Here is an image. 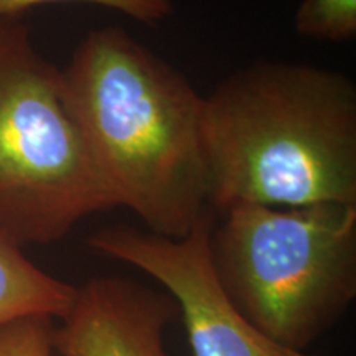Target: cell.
Masks as SVG:
<instances>
[{"mask_svg": "<svg viewBox=\"0 0 356 356\" xmlns=\"http://www.w3.org/2000/svg\"><path fill=\"white\" fill-rule=\"evenodd\" d=\"M293 29L305 38L348 42L356 37V0H302Z\"/></svg>", "mask_w": 356, "mask_h": 356, "instance_id": "obj_8", "label": "cell"}, {"mask_svg": "<svg viewBox=\"0 0 356 356\" xmlns=\"http://www.w3.org/2000/svg\"><path fill=\"white\" fill-rule=\"evenodd\" d=\"M208 204H356V86L338 71L257 61L204 97Z\"/></svg>", "mask_w": 356, "mask_h": 356, "instance_id": "obj_2", "label": "cell"}, {"mask_svg": "<svg viewBox=\"0 0 356 356\" xmlns=\"http://www.w3.org/2000/svg\"><path fill=\"white\" fill-rule=\"evenodd\" d=\"M53 348L61 356H172L165 333L178 320L170 293L121 275H95L76 287Z\"/></svg>", "mask_w": 356, "mask_h": 356, "instance_id": "obj_6", "label": "cell"}, {"mask_svg": "<svg viewBox=\"0 0 356 356\" xmlns=\"http://www.w3.org/2000/svg\"><path fill=\"white\" fill-rule=\"evenodd\" d=\"M210 261L233 307L286 348L307 351L356 299V204L222 213Z\"/></svg>", "mask_w": 356, "mask_h": 356, "instance_id": "obj_3", "label": "cell"}, {"mask_svg": "<svg viewBox=\"0 0 356 356\" xmlns=\"http://www.w3.org/2000/svg\"><path fill=\"white\" fill-rule=\"evenodd\" d=\"M51 317L32 315L0 328V356H53Z\"/></svg>", "mask_w": 356, "mask_h": 356, "instance_id": "obj_10", "label": "cell"}, {"mask_svg": "<svg viewBox=\"0 0 356 356\" xmlns=\"http://www.w3.org/2000/svg\"><path fill=\"white\" fill-rule=\"evenodd\" d=\"M47 3H91L121 12L149 26L163 24L175 10L173 0H0V19L22 17L30 8Z\"/></svg>", "mask_w": 356, "mask_h": 356, "instance_id": "obj_9", "label": "cell"}, {"mask_svg": "<svg viewBox=\"0 0 356 356\" xmlns=\"http://www.w3.org/2000/svg\"><path fill=\"white\" fill-rule=\"evenodd\" d=\"M61 73L115 208L131 210L150 233L188 234L210 210L204 97L119 26L89 32Z\"/></svg>", "mask_w": 356, "mask_h": 356, "instance_id": "obj_1", "label": "cell"}, {"mask_svg": "<svg viewBox=\"0 0 356 356\" xmlns=\"http://www.w3.org/2000/svg\"><path fill=\"white\" fill-rule=\"evenodd\" d=\"M114 208L61 70L40 55L22 17L0 19V233L20 248L51 244Z\"/></svg>", "mask_w": 356, "mask_h": 356, "instance_id": "obj_4", "label": "cell"}, {"mask_svg": "<svg viewBox=\"0 0 356 356\" xmlns=\"http://www.w3.org/2000/svg\"><path fill=\"white\" fill-rule=\"evenodd\" d=\"M216 222L208 210L184 238H165L129 225L101 228L88 248L142 270L177 302L193 356H315L279 345L234 309L213 273L210 234Z\"/></svg>", "mask_w": 356, "mask_h": 356, "instance_id": "obj_5", "label": "cell"}, {"mask_svg": "<svg viewBox=\"0 0 356 356\" xmlns=\"http://www.w3.org/2000/svg\"><path fill=\"white\" fill-rule=\"evenodd\" d=\"M22 249L0 233V328L32 315L61 318L76 293V286L44 273Z\"/></svg>", "mask_w": 356, "mask_h": 356, "instance_id": "obj_7", "label": "cell"}]
</instances>
